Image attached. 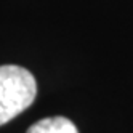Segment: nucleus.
Returning a JSON list of instances; mask_svg holds the SVG:
<instances>
[{
  "mask_svg": "<svg viewBox=\"0 0 133 133\" xmlns=\"http://www.w3.org/2000/svg\"><path fill=\"white\" fill-rule=\"evenodd\" d=\"M37 95L34 75L16 64L0 66V125L31 106Z\"/></svg>",
  "mask_w": 133,
  "mask_h": 133,
  "instance_id": "1",
  "label": "nucleus"
},
{
  "mask_svg": "<svg viewBox=\"0 0 133 133\" xmlns=\"http://www.w3.org/2000/svg\"><path fill=\"white\" fill-rule=\"evenodd\" d=\"M26 133H79V130L68 117L56 116L35 122Z\"/></svg>",
  "mask_w": 133,
  "mask_h": 133,
  "instance_id": "2",
  "label": "nucleus"
}]
</instances>
